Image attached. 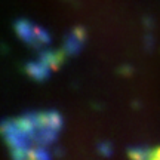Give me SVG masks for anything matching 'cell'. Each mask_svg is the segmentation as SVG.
<instances>
[{"mask_svg":"<svg viewBox=\"0 0 160 160\" xmlns=\"http://www.w3.org/2000/svg\"><path fill=\"white\" fill-rule=\"evenodd\" d=\"M13 125L17 126L19 132L28 139L33 145H43L55 142L62 129V119L61 114L55 110L46 111H30L12 119Z\"/></svg>","mask_w":160,"mask_h":160,"instance_id":"cell-1","label":"cell"},{"mask_svg":"<svg viewBox=\"0 0 160 160\" xmlns=\"http://www.w3.org/2000/svg\"><path fill=\"white\" fill-rule=\"evenodd\" d=\"M148 153H150V148L145 147V145H135V147H131L129 151H128L131 160H145Z\"/></svg>","mask_w":160,"mask_h":160,"instance_id":"cell-3","label":"cell"},{"mask_svg":"<svg viewBox=\"0 0 160 160\" xmlns=\"http://www.w3.org/2000/svg\"><path fill=\"white\" fill-rule=\"evenodd\" d=\"M25 70H27V74H28L31 79L37 80V82H43V80L49 76V71H51L42 61L27 64V68Z\"/></svg>","mask_w":160,"mask_h":160,"instance_id":"cell-2","label":"cell"}]
</instances>
